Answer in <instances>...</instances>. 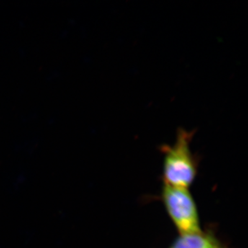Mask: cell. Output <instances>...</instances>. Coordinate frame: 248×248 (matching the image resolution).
Instances as JSON below:
<instances>
[{
    "label": "cell",
    "mask_w": 248,
    "mask_h": 248,
    "mask_svg": "<svg viewBox=\"0 0 248 248\" xmlns=\"http://www.w3.org/2000/svg\"><path fill=\"white\" fill-rule=\"evenodd\" d=\"M171 248H220L213 236L202 232L182 234Z\"/></svg>",
    "instance_id": "3"
},
{
    "label": "cell",
    "mask_w": 248,
    "mask_h": 248,
    "mask_svg": "<svg viewBox=\"0 0 248 248\" xmlns=\"http://www.w3.org/2000/svg\"><path fill=\"white\" fill-rule=\"evenodd\" d=\"M193 131L179 128L175 143L161 148L165 155L164 178L167 185L187 188L193 182L197 165L190 151Z\"/></svg>",
    "instance_id": "1"
},
{
    "label": "cell",
    "mask_w": 248,
    "mask_h": 248,
    "mask_svg": "<svg viewBox=\"0 0 248 248\" xmlns=\"http://www.w3.org/2000/svg\"><path fill=\"white\" fill-rule=\"evenodd\" d=\"M163 199L170 216L182 234L202 232L197 208L187 188L166 184Z\"/></svg>",
    "instance_id": "2"
}]
</instances>
